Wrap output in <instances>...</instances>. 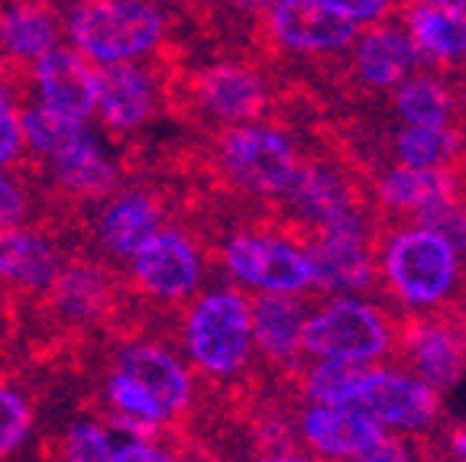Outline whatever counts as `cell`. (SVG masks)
Listing matches in <instances>:
<instances>
[{"label":"cell","mask_w":466,"mask_h":462,"mask_svg":"<svg viewBox=\"0 0 466 462\" xmlns=\"http://www.w3.org/2000/svg\"><path fill=\"white\" fill-rule=\"evenodd\" d=\"M460 249L434 233L431 226L415 224L389 233L379 268L389 291L411 311H431L457 291L460 282Z\"/></svg>","instance_id":"obj_1"},{"label":"cell","mask_w":466,"mask_h":462,"mask_svg":"<svg viewBox=\"0 0 466 462\" xmlns=\"http://www.w3.org/2000/svg\"><path fill=\"white\" fill-rule=\"evenodd\" d=\"M392 324L376 304L357 295H337L305 317L301 349L314 359L372 366L392 349Z\"/></svg>","instance_id":"obj_2"},{"label":"cell","mask_w":466,"mask_h":462,"mask_svg":"<svg viewBox=\"0 0 466 462\" xmlns=\"http://www.w3.org/2000/svg\"><path fill=\"white\" fill-rule=\"evenodd\" d=\"M185 346L195 366L211 378H233L253 356V311L240 291L204 295L185 320Z\"/></svg>","instance_id":"obj_3"},{"label":"cell","mask_w":466,"mask_h":462,"mask_svg":"<svg viewBox=\"0 0 466 462\" xmlns=\"http://www.w3.org/2000/svg\"><path fill=\"white\" fill-rule=\"evenodd\" d=\"M68 29L87 58L127 62L162 43L166 20L149 0H85L72 14Z\"/></svg>","instance_id":"obj_4"},{"label":"cell","mask_w":466,"mask_h":462,"mask_svg":"<svg viewBox=\"0 0 466 462\" xmlns=\"http://www.w3.org/2000/svg\"><path fill=\"white\" fill-rule=\"evenodd\" d=\"M340 405H350L376 420L389 434H424L441 411L437 391L424 378L395 368L353 366Z\"/></svg>","instance_id":"obj_5"},{"label":"cell","mask_w":466,"mask_h":462,"mask_svg":"<svg viewBox=\"0 0 466 462\" xmlns=\"http://www.w3.org/2000/svg\"><path fill=\"white\" fill-rule=\"evenodd\" d=\"M220 166L237 188L256 197H282L299 175V149L276 126L233 123L220 139Z\"/></svg>","instance_id":"obj_6"},{"label":"cell","mask_w":466,"mask_h":462,"mask_svg":"<svg viewBox=\"0 0 466 462\" xmlns=\"http://www.w3.org/2000/svg\"><path fill=\"white\" fill-rule=\"evenodd\" d=\"M224 266L237 282L256 291L301 295L314 285L308 246L272 233H233L224 246Z\"/></svg>","instance_id":"obj_7"},{"label":"cell","mask_w":466,"mask_h":462,"mask_svg":"<svg viewBox=\"0 0 466 462\" xmlns=\"http://www.w3.org/2000/svg\"><path fill=\"white\" fill-rule=\"evenodd\" d=\"M301 440L324 459L357 462H401L408 453L389 430L350 405H311L301 414Z\"/></svg>","instance_id":"obj_8"},{"label":"cell","mask_w":466,"mask_h":462,"mask_svg":"<svg viewBox=\"0 0 466 462\" xmlns=\"http://www.w3.org/2000/svg\"><path fill=\"white\" fill-rule=\"evenodd\" d=\"M130 259L133 282L159 301L188 297L201 282V256L195 243L178 230H156Z\"/></svg>","instance_id":"obj_9"},{"label":"cell","mask_w":466,"mask_h":462,"mask_svg":"<svg viewBox=\"0 0 466 462\" xmlns=\"http://www.w3.org/2000/svg\"><path fill=\"white\" fill-rule=\"evenodd\" d=\"M314 268V285L337 295H357L376 282V256H372L370 226H340L318 230V239L308 246Z\"/></svg>","instance_id":"obj_10"},{"label":"cell","mask_w":466,"mask_h":462,"mask_svg":"<svg viewBox=\"0 0 466 462\" xmlns=\"http://www.w3.org/2000/svg\"><path fill=\"white\" fill-rule=\"evenodd\" d=\"M272 36L291 52H343L353 45L360 26L340 16L324 0H272Z\"/></svg>","instance_id":"obj_11"},{"label":"cell","mask_w":466,"mask_h":462,"mask_svg":"<svg viewBox=\"0 0 466 462\" xmlns=\"http://www.w3.org/2000/svg\"><path fill=\"white\" fill-rule=\"evenodd\" d=\"M282 197L295 210V217L308 220L318 230L366 226L357 207V195L334 166H299V175L291 178Z\"/></svg>","instance_id":"obj_12"},{"label":"cell","mask_w":466,"mask_h":462,"mask_svg":"<svg viewBox=\"0 0 466 462\" xmlns=\"http://www.w3.org/2000/svg\"><path fill=\"white\" fill-rule=\"evenodd\" d=\"M36 85L43 104L52 110L85 120L95 114L97 104V68L85 58V52L52 45L36 58Z\"/></svg>","instance_id":"obj_13"},{"label":"cell","mask_w":466,"mask_h":462,"mask_svg":"<svg viewBox=\"0 0 466 462\" xmlns=\"http://www.w3.org/2000/svg\"><path fill=\"white\" fill-rule=\"evenodd\" d=\"M418 62L421 55L408 36V29L392 26V23H370V29L357 33L353 39V68L360 81L376 91L399 87L408 75H415Z\"/></svg>","instance_id":"obj_14"},{"label":"cell","mask_w":466,"mask_h":462,"mask_svg":"<svg viewBox=\"0 0 466 462\" xmlns=\"http://www.w3.org/2000/svg\"><path fill=\"white\" fill-rule=\"evenodd\" d=\"M195 95L204 104V110L227 123H249L266 114L269 91L266 81L247 65L237 62H218L204 68L195 78Z\"/></svg>","instance_id":"obj_15"},{"label":"cell","mask_w":466,"mask_h":462,"mask_svg":"<svg viewBox=\"0 0 466 462\" xmlns=\"http://www.w3.org/2000/svg\"><path fill=\"white\" fill-rule=\"evenodd\" d=\"M405 356L434 391L453 388L466 372V336L441 320H418L405 330Z\"/></svg>","instance_id":"obj_16"},{"label":"cell","mask_w":466,"mask_h":462,"mask_svg":"<svg viewBox=\"0 0 466 462\" xmlns=\"http://www.w3.org/2000/svg\"><path fill=\"white\" fill-rule=\"evenodd\" d=\"M95 110L110 130H137L153 114V81L127 62H104V68H97Z\"/></svg>","instance_id":"obj_17"},{"label":"cell","mask_w":466,"mask_h":462,"mask_svg":"<svg viewBox=\"0 0 466 462\" xmlns=\"http://www.w3.org/2000/svg\"><path fill=\"white\" fill-rule=\"evenodd\" d=\"M120 372H127L168 417L182 414L191 405V376L168 349L137 343L120 356Z\"/></svg>","instance_id":"obj_18"},{"label":"cell","mask_w":466,"mask_h":462,"mask_svg":"<svg viewBox=\"0 0 466 462\" xmlns=\"http://www.w3.org/2000/svg\"><path fill=\"white\" fill-rule=\"evenodd\" d=\"M253 311V349L269 356L276 362H295L301 349V330H305V304L299 295H279V291H262Z\"/></svg>","instance_id":"obj_19"},{"label":"cell","mask_w":466,"mask_h":462,"mask_svg":"<svg viewBox=\"0 0 466 462\" xmlns=\"http://www.w3.org/2000/svg\"><path fill=\"white\" fill-rule=\"evenodd\" d=\"M62 262L56 246L36 230L0 226V282L23 291H43L52 285Z\"/></svg>","instance_id":"obj_20"},{"label":"cell","mask_w":466,"mask_h":462,"mask_svg":"<svg viewBox=\"0 0 466 462\" xmlns=\"http://www.w3.org/2000/svg\"><path fill=\"white\" fill-rule=\"evenodd\" d=\"M408 36L424 62H463L466 58V14L451 4L421 0L408 14Z\"/></svg>","instance_id":"obj_21"},{"label":"cell","mask_w":466,"mask_h":462,"mask_svg":"<svg viewBox=\"0 0 466 462\" xmlns=\"http://www.w3.org/2000/svg\"><path fill=\"white\" fill-rule=\"evenodd\" d=\"M379 201L389 210H421L434 207L457 197V181L447 168H415V166H399L386 172L376 185Z\"/></svg>","instance_id":"obj_22"},{"label":"cell","mask_w":466,"mask_h":462,"mask_svg":"<svg viewBox=\"0 0 466 462\" xmlns=\"http://www.w3.org/2000/svg\"><path fill=\"white\" fill-rule=\"evenodd\" d=\"M162 224V207L146 195H127L101 214V243L110 256L130 259Z\"/></svg>","instance_id":"obj_23"},{"label":"cell","mask_w":466,"mask_h":462,"mask_svg":"<svg viewBox=\"0 0 466 462\" xmlns=\"http://www.w3.org/2000/svg\"><path fill=\"white\" fill-rule=\"evenodd\" d=\"M52 307L62 317L72 320H95L110 311V282L95 266H62L49 285Z\"/></svg>","instance_id":"obj_24"},{"label":"cell","mask_w":466,"mask_h":462,"mask_svg":"<svg viewBox=\"0 0 466 462\" xmlns=\"http://www.w3.org/2000/svg\"><path fill=\"white\" fill-rule=\"evenodd\" d=\"M52 162L58 188L75 197H104L116 188V168L97 146V139L75 146V149L62 152Z\"/></svg>","instance_id":"obj_25"},{"label":"cell","mask_w":466,"mask_h":462,"mask_svg":"<svg viewBox=\"0 0 466 462\" xmlns=\"http://www.w3.org/2000/svg\"><path fill=\"white\" fill-rule=\"evenodd\" d=\"M0 45L14 58L36 62L43 52L56 45V20L33 0H20L0 14Z\"/></svg>","instance_id":"obj_26"},{"label":"cell","mask_w":466,"mask_h":462,"mask_svg":"<svg viewBox=\"0 0 466 462\" xmlns=\"http://www.w3.org/2000/svg\"><path fill=\"white\" fill-rule=\"evenodd\" d=\"M20 130H23V143L29 149H36L46 159H56L62 152L75 149V146L87 143L91 130L85 126V120L68 114H58L49 104H33L26 107V114L20 116Z\"/></svg>","instance_id":"obj_27"},{"label":"cell","mask_w":466,"mask_h":462,"mask_svg":"<svg viewBox=\"0 0 466 462\" xmlns=\"http://www.w3.org/2000/svg\"><path fill=\"white\" fill-rule=\"evenodd\" d=\"M453 95L444 81L431 78V75H408L395 87V114L401 123L411 126H444L453 120Z\"/></svg>","instance_id":"obj_28"},{"label":"cell","mask_w":466,"mask_h":462,"mask_svg":"<svg viewBox=\"0 0 466 462\" xmlns=\"http://www.w3.org/2000/svg\"><path fill=\"white\" fill-rule=\"evenodd\" d=\"M395 159L401 166L415 168H447L460 152V133L451 123L444 126H411L401 123V130L395 133Z\"/></svg>","instance_id":"obj_29"},{"label":"cell","mask_w":466,"mask_h":462,"mask_svg":"<svg viewBox=\"0 0 466 462\" xmlns=\"http://www.w3.org/2000/svg\"><path fill=\"white\" fill-rule=\"evenodd\" d=\"M130 430L124 427H104V424H75L72 430L62 440V456L75 462H116V453H120V443Z\"/></svg>","instance_id":"obj_30"},{"label":"cell","mask_w":466,"mask_h":462,"mask_svg":"<svg viewBox=\"0 0 466 462\" xmlns=\"http://www.w3.org/2000/svg\"><path fill=\"white\" fill-rule=\"evenodd\" d=\"M33 430V411L14 388L0 385V456L14 453Z\"/></svg>","instance_id":"obj_31"},{"label":"cell","mask_w":466,"mask_h":462,"mask_svg":"<svg viewBox=\"0 0 466 462\" xmlns=\"http://www.w3.org/2000/svg\"><path fill=\"white\" fill-rule=\"evenodd\" d=\"M418 224L431 226V230L441 233L444 239H451L460 253H466V220H463V207L457 204V197L421 210V214H418Z\"/></svg>","instance_id":"obj_32"},{"label":"cell","mask_w":466,"mask_h":462,"mask_svg":"<svg viewBox=\"0 0 466 462\" xmlns=\"http://www.w3.org/2000/svg\"><path fill=\"white\" fill-rule=\"evenodd\" d=\"M23 146V130H20V116H16L14 104L0 95V166L16 159V152Z\"/></svg>","instance_id":"obj_33"},{"label":"cell","mask_w":466,"mask_h":462,"mask_svg":"<svg viewBox=\"0 0 466 462\" xmlns=\"http://www.w3.org/2000/svg\"><path fill=\"white\" fill-rule=\"evenodd\" d=\"M328 7H334L340 16H347L357 26H370V23L386 20L389 0H324Z\"/></svg>","instance_id":"obj_34"},{"label":"cell","mask_w":466,"mask_h":462,"mask_svg":"<svg viewBox=\"0 0 466 462\" xmlns=\"http://www.w3.org/2000/svg\"><path fill=\"white\" fill-rule=\"evenodd\" d=\"M29 201L23 195V188L16 185L10 175L0 172V226H14L26 217Z\"/></svg>","instance_id":"obj_35"},{"label":"cell","mask_w":466,"mask_h":462,"mask_svg":"<svg viewBox=\"0 0 466 462\" xmlns=\"http://www.w3.org/2000/svg\"><path fill=\"white\" fill-rule=\"evenodd\" d=\"M451 453L457 456V459L466 462V427H463V430H453V434H451Z\"/></svg>","instance_id":"obj_36"},{"label":"cell","mask_w":466,"mask_h":462,"mask_svg":"<svg viewBox=\"0 0 466 462\" xmlns=\"http://www.w3.org/2000/svg\"><path fill=\"white\" fill-rule=\"evenodd\" d=\"M434 4H451V7H457V10H463V14H466V0H434Z\"/></svg>","instance_id":"obj_37"},{"label":"cell","mask_w":466,"mask_h":462,"mask_svg":"<svg viewBox=\"0 0 466 462\" xmlns=\"http://www.w3.org/2000/svg\"><path fill=\"white\" fill-rule=\"evenodd\" d=\"M460 314H463V320H466V297H463V307H460Z\"/></svg>","instance_id":"obj_38"},{"label":"cell","mask_w":466,"mask_h":462,"mask_svg":"<svg viewBox=\"0 0 466 462\" xmlns=\"http://www.w3.org/2000/svg\"><path fill=\"white\" fill-rule=\"evenodd\" d=\"M460 207H463V220H466V204H460Z\"/></svg>","instance_id":"obj_39"},{"label":"cell","mask_w":466,"mask_h":462,"mask_svg":"<svg viewBox=\"0 0 466 462\" xmlns=\"http://www.w3.org/2000/svg\"><path fill=\"white\" fill-rule=\"evenodd\" d=\"M411 4H421V0H411Z\"/></svg>","instance_id":"obj_40"}]
</instances>
